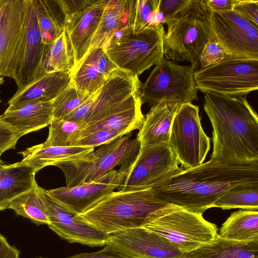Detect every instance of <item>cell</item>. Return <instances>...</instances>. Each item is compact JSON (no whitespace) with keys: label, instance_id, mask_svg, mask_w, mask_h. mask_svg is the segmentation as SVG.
Listing matches in <instances>:
<instances>
[{"label":"cell","instance_id":"obj_1","mask_svg":"<svg viewBox=\"0 0 258 258\" xmlns=\"http://www.w3.org/2000/svg\"><path fill=\"white\" fill-rule=\"evenodd\" d=\"M253 182H258V163L236 165L210 159L192 168L180 167L152 188L164 201L203 214L231 187Z\"/></svg>","mask_w":258,"mask_h":258},{"label":"cell","instance_id":"obj_2","mask_svg":"<svg viewBox=\"0 0 258 258\" xmlns=\"http://www.w3.org/2000/svg\"><path fill=\"white\" fill-rule=\"evenodd\" d=\"M204 109L213 127L210 159L243 165L258 163V117L245 96L204 93Z\"/></svg>","mask_w":258,"mask_h":258},{"label":"cell","instance_id":"obj_3","mask_svg":"<svg viewBox=\"0 0 258 258\" xmlns=\"http://www.w3.org/2000/svg\"><path fill=\"white\" fill-rule=\"evenodd\" d=\"M168 204L152 188L113 191L77 216L108 235L143 227L150 215Z\"/></svg>","mask_w":258,"mask_h":258},{"label":"cell","instance_id":"obj_4","mask_svg":"<svg viewBox=\"0 0 258 258\" xmlns=\"http://www.w3.org/2000/svg\"><path fill=\"white\" fill-rule=\"evenodd\" d=\"M211 13L205 0H189L165 19L163 23L167 25L163 39L165 58L187 61L195 70L198 69L202 51L212 37Z\"/></svg>","mask_w":258,"mask_h":258},{"label":"cell","instance_id":"obj_5","mask_svg":"<svg viewBox=\"0 0 258 258\" xmlns=\"http://www.w3.org/2000/svg\"><path fill=\"white\" fill-rule=\"evenodd\" d=\"M142 227L163 237L183 253L211 243L218 235L216 226L202 214L170 203L150 215Z\"/></svg>","mask_w":258,"mask_h":258},{"label":"cell","instance_id":"obj_6","mask_svg":"<svg viewBox=\"0 0 258 258\" xmlns=\"http://www.w3.org/2000/svg\"><path fill=\"white\" fill-rule=\"evenodd\" d=\"M196 87L204 93L233 97L258 89V59L227 55L221 61L195 70Z\"/></svg>","mask_w":258,"mask_h":258},{"label":"cell","instance_id":"obj_7","mask_svg":"<svg viewBox=\"0 0 258 258\" xmlns=\"http://www.w3.org/2000/svg\"><path fill=\"white\" fill-rule=\"evenodd\" d=\"M131 133L101 145L95 152L93 161L72 160L58 162L54 165L63 172L67 187L91 182L118 165H132L136 160L141 145Z\"/></svg>","mask_w":258,"mask_h":258},{"label":"cell","instance_id":"obj_8","mask_svg":"<svg viewBox=\"0 0 258 258\" xmlns=\"http://www.w3.org/2000/svg\"><path fill=\"white\" fill-rule=\"evenodd\" d=\"M192 66H181L165 58L155 65L141 89L142 103L162 100L181 104L198 100Z\"/></svg>","mask_w":258,"mask_h":258},{"label":"cell","instance_id":"obj_9","mask_svg":"<svg viewBox=\"0 0 258 258\" xmlns=\"http://www.w3.org/2000/svg\"><path fill=\"white\" fill-rule=\"evenodd\" d=\"M163 25L136 33L132 30L105 51L118 69L139 76L164 57Z\"/></svg>","mask_w":258,"mask_h":258},{"label":"cell","instance_id":"obj_10","mask_svg":"<svg viewBox=\"0 0 258 258\" xmlns=\"http://www.w3.org/2000/svg\"><path fill=\"white\" fill-rule=\"evenodd\" d=\"M210 144L201 125L199 107L192 103L182 104L174 118L168 142L180 167L190 169L202 164Z\"/></svg>","mask_w":258,"mask_h":258},{"label":"cell","instance_id":"obj_11","mask_svg":"<svg viewBox=\"0 0 258 258\" xmlns=\"http://www.w3.org/2000/svg\"><path fill=\"white\" fill-rule=\"evenodd\" d=\"M28 0H4L0 7V77L14 80L19 70L26 35Z\"/></svg>","mask_w":258,"mask_h":258},{"label":"cell","instance_id":"obj_12","mask_svg":"<svg viewBox=\"0 0 258 258\" xmlns=\"http://www.w3.org/2000/svg\"><path fill=\"white\" fill-rule=\"evenodd\" d=\"M179 164L168 144L141 146L136 160L117 190L153 188L177 172L179 169Z\"/></svg>","mask_w":258,"mask_h":258},{"label":"cell","instance_id":"obj_13","mask_svg":"<svg viewBox=\"0 0 258 258\" xmlns=\"http://www.w3.org/2000/svg\"><path fill=\"white\" fill-rule=\"evenodd\" d=\"M212 35L228 55L258 59V26L234 11L212 12Z\"/></svg>","mask_w":258,"mask_h":258},{"label":"cell","instance_id":"obj_14","mask_svg":"<svg viewBox=\"0 0 258 258\" xmlns=\"http://www.w3.org/2000/svg\"><path fill=\"white\" fill-rule=\"evenodd\" d=\"M132 165H121L118 170H111L91 182L72 187H61L46 191L69 212L77 216L115 189H118Z\"/></svg>","mask_w":258,"mask_h":258},{"label":"cell","instance_id":"obj_15","mask_svg":"<svg viewBox=\"0 0 258 258\" xmlns=\"http://www.w3.org/2000/svg\"><path fill=\"white\" fill-rule=\"evenodd\" d=\"M106 244L131 258H185L167 240L144 227L109 234Z\"/></svg>","mask_w":258,"mask_h":258},{"label":"cell","instance_id":"obj_16","mask_svg":"<svg viewBox=\"0 0 258 258\" xmlns=\"http://www.w3.org/2000/svg\"><path fill=\"white\" fill-rule=\"evenodd\" d=\"M39 191L47 209L48 226L58 235L71 243L90 246L106 245L107 234L71 213L53 199L46 189L39 186Z\"/></svg>","mask_w":258,"mask_h":258},{"label":"cell","instance_id":"obj_17","mask_svg":"<svg viewBox=\"0 0 258 258\" xmlns=\"http://www.w3.org/2000/svg\"><path fill=\"white\" fill-rule=\"evenodd\" d=\"M142 85L138 76L117 69L100 89L83 122V127L109 115L132 94L140 91Z\"/></svg>","mask_w":258,"mask_h":258},{"label":"cell","instance_id":"obj_18","mask_svg":"<svg viewBox=\"0 0 258 258\" xmlns=\"http://www.w3.org/2000/svg\"><path fill=\"white\" fill-rule=\"evenodd\" d=\"M49 46L42 41L34 0H28L23 56L19 70L14 79L17 89L24 87L44 73L43 60Z\"/></svg>","mask_w":258,"mask_h":258},{"label":"cell","instance_id":"obj_19","mask_svg":"<svg viewBox=\"0 0 258 258\" xmlns=\"http://www.w3.org/2000/svg\"><path fill=\"white\" fill-rule=\"evenodd\" d=\"M108 1L94 0L84 11L66 17L65 29L75 52V68L89 49Z\"/></svg>","mask_w":258,"mask_h":258},{"label":"cell","instance_id":"obj_20","mask_svg":"<svg viewBox=\"0 0 258 258\" xmlns=\"http://www.w3.org/2000/svg\"><path fill=\"white\" fill-rule=\"evenodd\" d=\"M140 92L141 90L132 94L104 118L84 127L77 134L75 144L79 139L101 130H117L126 135L140 130L145 119Z\"/></svg>","mask_w":258,"mask_h":258},{"label":"cell","instance_id":"obj_21","mask_svg":"<svg viewBox=\"0 0 258 258\" xmlns=\"http://www.w3.org/2000/svg\"><path fill=\"white\" fill-rule=\"evenodd\" d=\"M72 72L44 73L22 88L9 99V106L16 107L35 102L53 100L70 84Z\"/></svg>","mask_w":258,"mask_h":258},{"label":"cell","instance_id":"obj_22","mask_svg":"<svg viewBox=\"0 0 258 258\" xmlns=\"http://www.w3.org/2000/svg\"><path fill=\"white\" fill-rule=\"evenodd\" d=\"M22 156L20 162L30 168L34 173L57 162L72 160L93 161L94 148L81 146L44 147L42 144L26 148L18 153Z\"/></svg>","mask_w":258,"mask_h":258},{"label":"cell","instance_id":"obj_23","mask_svg":"<svg viewBox=\"0 0 258 258\" xmlns=\"http://www.w3.org/2000/svg\"><path fill=\"white\" fill-rule=\"evenodd\" d=\"M52 100L9 106L0 119L9 125L20 138L49 125L53 119Z\"/></svg>","mask_w":258,"mask_h":258},{"label":"cell","instance_id":"obj_24","mask_svg":"<svg viewBox=\"0 0 258 258\" xmlns=\"http://www.w3.org/2000/svg\"><path fill=\"white\" fill-rule=\"evenodd\" d=\"M181 105L162 100L152 106L137 136L141 146L168 144L174 118Z\"/></svg>","mask_w":258,"mask_h":258},{"label":"cell","instance_id":"obj_25","mask_svg":"<svg viewBox=\"0 0 258 258\" xmlns=\"http://www.w3.org/2000/svg\"><path fill=\"white\" fill-rule=\"evenodd\" d=\"M135 2L131 0L108 1L88 51L95 48L105 50L115 32L132 24Z\"/></svg>","mask_w":258,"mask_h":258},{"label":"cell","instance_id":"obj_26","mask_svg":"<svg viewBox=\"0 0 258 258\" xmlns=\"http://www.w3.org/2000/svg\"><path fill=\"white\" fill-rule=\"evenodd\" d=\"M35 175L20 161L0 165V211L8 209L14 199L33 187L36 182Z\"/></svg>","mask_w":258,"mask_h":258},{"label":"cell","instance_id":"obj_27","mask_svg":"<svg viewBox=\"0 0 258 258\" xmlns=\"http://www.w3.org/2000/svg\"><path fill=\"white\" fill-rule=\"evenodd\" d=\"M218 235L224 239L245 243L258 241L257 210H241L232 213Z\"/></svg>","mask_w":258,"mask_h":258},{"label":"cell","instance_id":"obj_28","mask_svg":"<svg viewBox=\"0 0 258 258\" xmlns=\"http://www.w3.org/2000/svg\"><path fill=\"white\" fill-rule=\"evenodd\" d=\"M42 42L50 45L65 29L66 16L58 0H34Z\"/></svg>","mask_w":258,"mask_h":258},{"label":"cell","instance_id":"obj_29","mask_svg":"<svg viewBox=\"0 0 258 258\" xmlns=\"http://www.w3.org/2000/svg\"><path fill=\"white\" fill-rule=\"evenodd\" d=\"M185 258H258V241L248 243L223 239L218 235L211 243L190 252Z\"/></svg>","mask_w":258,"mask_h":258},{"label":"cell","instance_id":"obj_30","mask_svg":"<svg viewBox=\"0 0 258 258\" xmlns=\"http://www.w3.org/2000/svg\"><path fill=\"white\" fill-rule=\"evenodd\" d=\"M76 65L74 48L65 29L50 45L43 60V71L44 73L72 72Z\"/></svg>","mask_w":258,"mask_h":258},{"label":"cell","instance_id":"obj_31","mask_svg":"<svg viewBox=\"0 0 258 258\" xmlns=\"http://www.w3.org/2000/svg\"><path fill=\"white\" fill-rule=\"evenodd\" d=\"M37 182L30 190L14 199L8 209L13 210L17 215L28 218L37 225L49 224L45 205L39 191Z\"/></svg>","mask_w":258,"mask_h":258},{"label":"cell","instance_id":"obj_32","mask_svg":"<svg viewBox=\"0 0 258 258\" xmlns=\"http://www.w3.org/2000/svg\"><path fill=\"white\" fill-rule=\"evenodd\" d=\"M223 210L258 209V182L241 184L228 189L214 204Z\"/></svg>","mask_w":258,"mask_h":258},{"label":"cell","instance_id":"obj_33","mask_svg":"<svg viewBox=\"0 0 258 258\" xmlns=\"http://www.w3.org/2000/svg\"><path fill=\"white\" fill-rule=\"evenodd\" d=\"M107 78L87 56L72 72L71 82L78 90L92 95L102 88Z\"/></svg>","mask_w":258,"mask_h":258},{"label":"cell","instance_id":"obj_34","mask_svg":"<svg viewBox=\"0 0 258 258\" xmlns=\"http://www.w3.org/2000/svg\"><path fill=\"white\" fill-rule=\"evenodd\" d=\"M160 2L161 0L136 1L132 22L134 33L163 24L164 17L160 10Z\"/></svg>","mask_w":258,"mask_h":258},{"label":"cell","instance_id":"obj_35","mask_svg":"<svg viewBox=\"0 0 258 258\" xmlns=\"http://www.w3.org/2000/svg\"><path fill=\"white\" fill-rule=\"evenodd\" d=\"M49 127V134L44 147L74 146L76 136L83 126L81 124L63 119H53Z\"/></svg>","mask_w":258,"mask_h":258},{"label":"cell","instance_id":"obj_36","mask_svg":"<svg viewBox=\"0 0 258 258\" xmlns=\"http://www.w3.org/2000/svg\"><path fill=\"white\" fill-rule=\"evenodd\" d=\"M91 95L77 89L71 82L52 100L53 119H61L84 102Z\"/></svg>","mask_w":258,"mask_h":258},{"label":"cell","instance_id":"obj_37","mask_svg":"<svg viewBox=\"0 0 258 258\" xmlns=\"http://www.w3.org/2000/svg\"><path fill=\"white\" fill-rule=\"evenodd\" d=\"M125 135L124 133L117 130H101L79 139L74 146L94 148L107 144Z\"/></svg>","mask_w":258,"mask_h":258},{"label":"cell","instance_id":"obj_38","mask_svg":"<svg viewBox=\"0 0 258 258\" xmlns=\"http://www.w3.org/2000/svg\"><path fill=\"white\" fill-rule=\"evenodd\" d=\"M227 55L212 35L201 54L199 60L200 68L215 64L223 60Z\"/></svg>","mask_w":258,"mask_h":258},{"label":"cell","instance_id":"obj_39","mask_svg":"<svg viewBox=\"0 0 258 258\" xmlns=\"http://www.w3.org/2000/svg\"><path fill=\"white\" fill-rule=\"evenodd\" d=\"M85 56H87L100 72L107 78L118 69L102 48L92 49L87 52Z\"/></svg>","mask_w":258,"mask_h":258},{"label":"cell","instance_id":"obj_40","mask_svg":"<svg viewBox=\"0 0 258 258\" xmlns=\"http://www.w3.org/2000/svg\"><path fill=\"white\" fill-rule=\"evenodd\" d=\"M233 11L258 26V1L239 0Z\"/></svg>","mask_w":258,"mask_h":258},{"label":"cell","instance_id":"obj_41","mask_svg":"<svg viewBox=\"0 0 258 258\" xmlns=\"http://www.w3.org/2000/svg\"><path fill=\"white\" fill-rule=\"evenodd\" d=\"M19 139L15 131L0 119V158L5 151L16 148Z\"/></svg>","mask_w":258,"mask_h":258},{"label":"cell","instance_id":"obj_42","mask_svg":"<svg viewBox=\"0 0 258 258\" xmlns=\"http://www.w3.org/2000/svg\"><path fill=\"white\" fill-rule=\"evenodd\" d=\"M100 89L92 94L84 102L61 119L83 125L93 102L99 94Z\"/></svg>","mask_w":258,"mask_h":258},{"label":"cell","instance_id":"obj_43","mask_svg":"<svg viewBox=\"0 0 258 258\" xmlns=\"http://www.w3.org/2000/svg\"><path fill=\"white\" fill-rule=\"evenodd\" d=\"M102 249L93 252H85L77 254L68 258H131L118 251L109 245Z\"/></svg>","mask_w":258,"mask_h":258},{"label":"cell","instance_id":"obj_44","mask_svg":"<svg viewBox=\"0 0 258 258\" xmlns=\"http://www.w3.org/2000/svg\"><path fill=\"white\" fill-rule=\"evenodd\" d=\"M94 0H58L66 17L85 10Z\"/></svg>","mask_w":258,"mask_h":258},{"label":"cell","instance_id":"obj_45","mask_svg":"<svg viewBox=\"0 0 258 258\" xmlns=\"http://www.w3.org/2000/svg\"><path fill=\"white\" fill-rule=\"evenodd\" d=\"M189 1V0H161L160 10L164 15V20L174 15L177 12L186 5Z\"/></svg>","mask_w":258,"mask_h":258},{"label":"cell","instance_id":"obj_46","mask_svg":"<svg viewBox=\"0 0 258 258\" xmlns=\"http://www.w3.org/2000/svg\"><path fill=\"white\" fill-rule=\"evenodd\" d=\"M239 0H205L212 12H222L233 10Z\"/></svg>","mask_w":258,"mask_h":258},{"label":"cell","instance_id":"obj_47","mask_svg":"<svg viewBox=\"0 0 258 258\" xmlns=\"http://www.w3.org/2000/svg\"><path fill=\"white\" fill-rule=\"evenodd\" d=\"M20 251L11 245L0 233V258H19Z\"/></svg>","mask_w":258,"mask_h":258},{"label":"cell","instance_id":"obj_48","mask_svg":"<svg viewBox=\"0 0 258 258\" xmlns=\"http://www.w3.org/2000/svg\"><path fill=\"white\" fill-rule=\"evenodd\" d=\"M4 78L0 77V86L4 83ZM1 102V100H0V103Z\"/></svg>","mask_w":258,"mask_h":258},{"label":"cell","instance_id":"obj_49","mask_svg":"<svg viewBox=\"0 0 258 258\" xmlns=\"http://www.w3.org/2000/svg\"><path fill=\"white\" fill-rule=\"evenodd\" d=\"M3 1L4 0H0V7H1L3 3Z\"/></svg>","mask_w":258,"mask_h":258},{"label":"cell","instance_id":"obj_50","mask_svg":"<svg viewBox=\"0 0 258 258\" xmlns=\"http://www.w3.org/2000/svg\"><path fill=\"white\" fill-rule=\"evenodd\" d=\"M1 158H0V165H1Z\"/></svg>","mask_w":258,"mask_h":258},{"label":"cell","instance_id":"obj_51","mask_svg":"<svg viewBox=\"0 0 258 258\" xmlns=\"http://www.w3.org/2000/svg\"><path fill=\"white\" fill-rule=\"evenodd\" d=\"M39 258H44V257H39Z\"/></svg>","mask_w":258,"mask_h":258}]
</instances>
